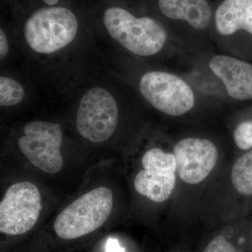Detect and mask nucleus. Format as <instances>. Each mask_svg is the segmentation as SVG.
Masks as SVG:
<instances>
[{"label":"nucleus","mask_w":252,"mask_h":252,"mask_svg":"<svg viewBox=\"0 0 252 252\" xmlns=\"http://www.w3.org/2000/svg\"><path fill=\"white\" fill-rule=\"evenodd\" d=\"M103 21L111 36L137 56L157 54L167 40L166 32L157 21L147 16L135 17L123 8H108Z\"/></svg>","instance_id":"f257e3e1"},{"label":"nucleus","mask_w":252,"mask_h":252,"mask_svg":"<svg viewBox=\"0 0 252 252\" xmlns=\"http://www.w3.org/2000/svg\"><path fill=\"white\" fill-rule=\"evenodd\" d=\"M113 201L112 190L107 187H98L81 195L56 218V234L64 240H74L98 229L109 218Z\"/></svg>","instance_id":"f03ea898"},{"label":"nucleus","mask_w":252,"mask_h":252,"mask_svg":"<svg viewBox=\"0 0 252 252\" xmlns=\"http://www.w3.org/2000/svg\"><path fill=\"white\" fill-rule=\"evenodd\" d=\"M78 21L67 8H42L28 18L24 35L28 46L39 54H52L70 44L77 34Z\"/></svg>","instance_id":"7ed1b4c3"},{"label":"nucleus","mask_w":252,"mask_h":252,"mask_svg":"<svg viewBox=\"0 0 252 252\" xmlns=\"http://www.w3.org/2000/svg\"><path fill=\"white\" fill-rule=\"evenodd\" d=\"M119 109L115 99L106 89L96 87L88 91L78 109L77 130L86 140L104 142L117 129Z\"/></svg>","instance_id":"20e7f679"},{"label":"nucleus","mask_w":252,"mask_h":252,"mask_svg":"<svg viewBox=\"0 0 252 252\" xmlns=\"http://www.w3.org/2000/svg\"><path fill=\"white\" fill-rule=\"evenodd\" d=\"M41 208L40 192L34 184H14L0 203V231L9 235L27 233L35 225Z\"/></svg>","instance_id":"39448f33"},{"label":"nucleus","mask_w":252,"mask_h":252,"mask_svg":"<svg viewBox=\"0 0 252 252\" xmlns=\"http://www.w3.org/2000/svg\"><path fill=\"white\" fill-rule=\"evenodd\" d=\"M140 89L146 100L154 108L172 117H179L193 108L195 96L182 78L165 72L146 73Z\"/></svg>","instance_id":"423d86ee"},{"label":"nucleus","mask_w":252,"mask_h":252,"mask_svg":"<svg viewBox=\"0 0 252 252\" xmlns=\"http://www.w3.org/2000/svg\"><path fill=\"white\" fill-rule=\"evenodd\" d=\"M62 141L59 124L35 121L25 126L24 136L18 140V147L36 168L46 173L56 174L63 166Z\"/></svg>","instance_id":"0eeeda50"},{"label":"nucleus","mask_w":252,"mask_h":252,"mask_svg":"<svg viewBox=\"0 0 252 252\" xmlns=\"http://www.w3.org/2000/svg\"><path fill=\"white\" fill-rule=\"evenodd\" d=\"M173 154L181 180L198 185L210 175L218 160L216 146L210 140L186 138L175 144Z\"/></svg>","instance_id":"6e6552de"},{"label":"nucleus","mask_w":252,"mask_h":252,"mask_svg":"<svg viewBox=\"0 0 252 252\" xmlns=\"http://www.w3.org/2000/svg\"><path fill=\"white\" fill-rule=\"evenodd\" d=\"M210 67L225 85L227 93L235 99H252V65L228 56H214Z\"/></svg>","instance_id":"1a4fd4ad"},{"label":"nucleus","mask_w":252,"mask_h":252,"mask_svg":"<svg viewBox=\"0 0 252 252\" xmlns=\"http://www.w3.org/2000/svg\"><path fill=\"white\" fill-rule=\"evenodd\" d=\"M164 16L185 21L197 30L208 27L212 18L211 6L207 0H158Z\"/></svg>","instance_id":"9d476101"},{"label":"nucleus","mask_w":252,"mask_h":252,"mask_svg":"<svg viewBox=\"0 0 252 252\" xmlns=\"http://www.w3.org/2000/svg\"><path fill=\"white\" fill-rule=\"evenodd\" d=\"M215 23L222 35L238 31L252 34V0H224L215 12Z\"/></svg>","instance_id":"9b49d317"},{"label":"nucleus","mask_w":252,"mask_h":252,"mask_svg":"<svg viewBox=\"0 0 252 252\" xmlns=\"http://www.w3.org/2000/svg\"><path fill=\"white\" fill-rule=\"evenodd\" d=\"M175 182V173L144 169L136 175L134 187L137 193L159 203L170 198Z\"/></svg>","instance_id":"f8f14e48"},{"label":"nucleus","mask_w":252,"mask_h":252,"mask_svg":"<svg viewBox=\"0 0 252 252\" xmlns=\"http://www.w3.org/2000/svg\"><path fill=\"white\" fill-rule=\"evenodd\" d=\"M231 180L235 190L252 195V150L237 159L232 168Z\"/></svg>","instance_id":"ddd939ff"},{"label":"nucleus","mask_w":252,"mask_h":252,"mask_svg":"<svg viewBox=\"0 0 252 252\" xmlns=\"http://www.w3.org/2000/svg\"><path fill=\"white\" fill-rule=\"evenodd\" d=\"M144 170H160L175 173L177 163L174 154L165 153L160 149L154 148L146 152L142 157Z\"/></svg>","instance_id":"4468645a"},{"label":"nucleus","mask_w":252,"mask_h":252,"mask_svg":"<svg viewBox=\"0 0 252 252\" xmlns=\"http://www.w3.org/2000/svg\"><path fill=\"white\" fill-rule=\"evenodd\" d=\"M25 95L23 86L11 78H0V105L10 107L21 102Z\"/></svg>","instance_id":"2eb2a0df"},{"label":"nucleus","mask_w":252,"mask_h":252,"mask_svg":"<svg viewBox=\"0 0 252 252\" xmlns=\"http://www.w3.org/2000/svg\"><path fill=\"white\" fill-rule=\"evenodd\" d=\"M233 139L237 147L242 150H248L252 147V122L239 124L233 132Z\"/></svg>","instance_id":"dca6fc26"},{"label":"nucleus","mask_w":252,"mask_h":252,"mask_svg":"<svg viewBox=\"0 0 252 252\" xmlns=\"http://www.w3.org/2000/svg\"><path fill=\"white\" fill-rule=\"evenodd\" d=\"M203 252H238L235 247L225 240L222 235L213 239Z\"/></svg>","instance_id":"f3484780"},{"label":"nucleus","mask_w":252,"mask_h":252,"mask_svg":"<svg viewBox=\"0 0 252 252\" xmlns=\"http://www.w3.org/2000/svg\"><path fill=\"white\" fill-rule=\"evenodd\" d=\"M9 51V43L7 37L2 29L0 30V58L4 59Z\"/></svg>","instance_id":"a211bd4d"},{"label":"nucleus","mask_w":252,"mask_h":252,"mask_svg":"<svg viewBox=\"0 0 252 252\" xmlns=\"http://www.w3.org/2000/svg\"><path fill=\"white\" fill-rule=\"evenodd\" d=\"M106 252H125L117 240L109 238L106 243Z\"/></svg>","instance_id":"6ab92c4d"},{"label":"nucleus","mask_w":252,"mask_h":252,"mask_svg":"<svg viewBox=\"0 0 252 252\" xmlns=\"http://www.w3.org/2000/svg\"><path fill=\"white\" fill-rule=\"evenodd\" d=\"M45 4L48 5H55L59 2V0H43Z\"/></svg>","instance_id":"aec40b11"}]
</instances>
